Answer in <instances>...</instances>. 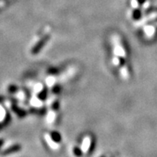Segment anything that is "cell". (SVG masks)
<instances>
[{
  "label": "cell",
  "instance_id": "6da1fadb",
  "mask_svg": "<svg viewBox=\"0 0 157 157\" xmlns=\"http://www.w3.org/2000/svg\"><path fill=\"white\" fill-rule=\"evenodd\" d=\"M112 50H113V56L119 57L121 59L126 58V51L124 48L120 37L118 35H113L112 36Z\"/></svg>",
  "mask_w": 157,
  "mask_h": 157
},
{
  "label": "cell",
  "instance_id": "7a4b0ae2",
  "mask_svg": "<svg viewBox=\"0 0 157 157\" xmlns=\"http://www.w3.org/2000/svg\"><path fill=\"white\" fill-rule=\"evenodd\" d=\"M57 105L58 103H56V102L52 101L51 102V108L48 111V113L47 115V123L48 124H52L55 122V120L56 119V116H57Z\"/></svg>",
  "mask_w": 157,
  "mask_h": 157
},
{
  "label": "cell",
  "instance_id": "3957f363",
  "mask_svg": "<svg viewBox=\"0 0 157 157\" xmlns=\"http://www.w3.org/2000/svg\"><path fill=\"white\" fill-rule=\"evenodd\" d=\"M48 38H49V35H45V36L39 39V41L35 44V45L34 46L32 50H31V53L32 54H37L38 52L42 49V48L44 47V45H45V44L48 41Z\"/></svg>",
  "mask_w": 157,
  "mask_h": 157
},
{
  "label": "cell",
  "instance_id": "277c9868",
  "mask_svg": "<svg viewBox=\"0 0 157 157\" xmlns=\"http://www.w3.org/2000/svg\"><path fill=\"white\" fill-rule=\"evenodd\" d=\"M91 144V136H85L83 140V143H82V151L84 152H87L90 149Z\"/></svg>",
  "mask_w": 157,
  "mask_h": 157
},
{
  "label": "cell",
  "instance_id": "5b68a950",
  "mask_svg": "<svg viewBox=\"0 0 157 157\" xmlns=\"http://www.w3.org/2000/svg\"><path fill=\"white\" fill-rule=\"evenodd\" d=\"M44 138H45V140H47V142H48V144L50 145V147H52L53 149L58 148L59 145L57 144L56 142H55L54 140H53V138H52V135L48 134V133H46V134L44 135Z\"/></svg>",
  "mask_w": 157,
  "mask_h": 157
},
{
  "label": "cell",
  "instance_id": "8992f818",
  "mask_svg": "<svg viewBox=\"0 0 157 157\" xmlns=\"http://www.w3.org/2000/svg\"><path fill=\"white\" fill-rule=\"evenodd\" d=\"M120 73L124 79H128L129 78V71H128V67L124 63L120 66Z\"/></svg>",
  "mask_w": 157,
  "mask_h": 157
},
{
  "label": "cell",
  "instance_id": "52a82bcc",
  "mask_svg": "<svg viewBox=\"0 0 157 157\" xmlns=\"http://www.w3.org/2000/svg\"><path fill=\"white\" fill-rule=\"evenodd\" d=\"M31 104L35 108H40L43 106V101L37 97V95H34L31 99Z\"/></svg>",
  "mask_w": 157,
  "mask_h": 157
},
{
  "label": "cell",
  "instance_id": "ba28073f",
  "mask_svg": "<svg viewBox=\"0 0 157 157\" xmlns=\"http://www.w3.org/2000/svg\"><path fill=\"white\" fill-rule=\"evenodd\" d=\"M46 84L48 87H52L57 82V78H56V76L54 75H49L45 79Z\"/></svg>",
  "mask_w": 157,
  "mask_h": 157
},
{
  "label": "cell",
  "instance_id": "9c48e42d",
  "mask_svg": "<svg viewBox=\"0 0 157 157\" xmlns=\"http://www.w3.org/2000/svg\"><path fill=\"white\" fill-rule=\"evenodd\" d=\"M144 31L145 35H147V37L151 38L155 34V27L154 26H145Z\"/></svg>",
  "mask_w": 157,
  "mask_h": 157
},
{
  "label": "cell",
  "instance_id": "30bf717a",
  "mask_svg": "<svg viewBox=\"0 0 157 157\" xmlns=\"http://www.w3.org/2000/svg\"><path fill=\"white\" fill-rule=\"evenodd\" d=\"M20 150V146L19 145H14V146H11L9 148H7L6 150H5L3 152H2V155H9L10 153L16 152V151H19Z\"/></svg>",
  "mask_w": 157,
  "mask_h": 157
},
{
  "label": "cell",
  "instance_id": "8fae6325",
  "mask_svg": "<svg viewBox=\"0 0 157 157\" xmlns=\"http://www.w3.org/2000/svg\"><path fill=\"white\" fill-rule=\"evenodd\" d=\"M43 90H44V85L40 83H35V85L34 86V92H35L36 95L40 93Z\"/></svg>",
  "mask_w": 157,
  "mask_h": 157
},
{
  "label": "cell",
  "instance_id": "7c38bea8",
  "mask_svg": "<svg viewBox=\"0 0 157 157\" xmlns=\"http://www.w3.org/2000/svg\"><path fill=\"white\" fill-rule=\"evenodd\" d=\"M6 111H5V109L3 108L2 106L0 105V123L2 122V121H4V120L6 119Z\"/></svg>",
  "mask_w": 157,
  "mask_h": 157
},
{
  "label": "cell",
  "instance_id": "4fadbf2b",
  "mask_svg": "<svg viewBox=\"0 0 157 157\" xmlns=\"http://www.w3.org/2000/svg\"><path fill=\"white\" fill-rule=\"evenodd\" d=\"M17 96L19 98V99L20 100H24L26 99V94L23 92V91H18V94H17Z\"/></svg>",
  "mask_w": 157,
  "mask_h": 157
},
{
  "label": "cell",
  "instance_id": "5bb4252c",
  "mask_svg": "<svg viewBox=\"0 0 157 157\" xmlns=\"http://www.w3.org/2000/svg\"><path fill=\"white\" fill-rule=\"evenodd\" d=\"M2 144H3V140H0V147H2Z\"/></svg>",
  "mask_w": 157,
  "mask_h": 157
},
{
  "label": "cell",
  "instance_id": "9a60e30c",
  "mask_svg": "<svg viewBox=\"0 0 157 157\" xmlns=\"http://www.w3.org/2000/svg\"><path fill=\"white\" fill-rule=\"evenodd\" d=\"M3 100V97L2 96H0V102H2Z\"/></svg>",
  "mask_w": 157,
  "mask_h": 157
}]
</instances>
